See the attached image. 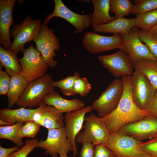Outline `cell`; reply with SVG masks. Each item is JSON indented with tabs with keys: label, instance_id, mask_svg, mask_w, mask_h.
Here are the masks:
<instances>
[{
	"label": "cell",
	"instance_id": "cell-17",
	"mask_svg": "<svg viewBox=\"0 0 157 157\" xmlns=\"http://www.w3.org/2000/svg\"><path fill=\"white\" fill-rule=\"evenodd\" d=\"M16 0L0 1V44L6 49H10L12 44L10 28L14 25L13 10Z\"/></svg>",
	"mask_w": 157,
	"mask_h": 157
},
{
	"label": "cell",
	"instance_id": "cell-4",
	"mask_svg": "<svg viewBox=\"0 0 157 157\" xmlns=\"http://www.w3.org/2000/svg\"><path fill=\"white\" fill-rule=\"evenodd\" d=\"M22 52L23 56L19 59L22 69L20 74L28 83L46 74L48 66L36 47L32 44Z\"/></svg>",
	"mask_w": 157,
	"mask_h": 157
},
{
	"label": "cell",
	"instance_id": "cell-27",
	"mask_svg": "<svg viewBox=\"0 0 157 157\" xmlns=\"http://www.w3.org/2000/svg\"><path fill=\"white\" fill-rule=\"evenodd\" d=\"M135 18V26L140 30L149 31L157 24V8L136 14Z\"/></svg>",
	"mask_w": 157,
	"mask_h": 157
},
{
	"label": "cell",
	"instance_id": "cell-11",
	"mask_svg": "<svg viewBox=\"0 0 157 157\" xmlns=\"http://www.w3.org/2000/svg\"><path fill=\"white\" fill-rule=\"evenodd\" d=\"M138 28L133 27L130 33L122 35L123 41L120 49L125 52L129 56L134 68L138 62L143 59L157 60L148 47L143 44L138 34Z\"/></svg>",
	"mask_w": 157,
	"mask_h": 157
},
{
	"label": "cell",
	"instance_id": "cell-24",
	"mask_svg": "<svg viewBox=\"0 0 157 157\" xmlns=\"http://www.w3.org/2000/svg\"><path fill=\"white\" fill-rule=\"evenodd\" d=\"M17 53L0 46V64L4 66L6 71L10 76L20 74L22 71Z\"/></svg>",
	"mask_w": 157,
	"mask_h": 157
},
{
	"label": "cell",
	"instance_id": "cell-21",
	"mask_svg": "<svg viewBox=\"0 0 157 157\" xmlns=\"http://www.w3.org/2000/svg\"><path fill=\"white\" fill-rule=\"evenodd\" d=\"M91 1L93 5L94 11L89 15L92 28L116 19L115 16L111 17L109 14L110 0H92Z\"/></svg>",
	"mask_w": 157,
	"mask_h": 157
},
{
	"label": "cell",
	"instance_id": "cell-29",
	"mask_svg": "<svg viewBox=\"0 0 157 157\" xmlns=\"http://www.w3.org/2000/svg\"><path fill=\"white\" fill-rule=\"evenodd\" d=\"M79 77L80 74L75 72L72 76L68 75L61 80L53 81L52 85L54 88H59L62 93L65 96L76 95L74 90V84L75 81Z\"/></svg>",
	"mask_w": 157,
	"mask_h": 157
},
{
	"label": "cell",
	"instance_id": "cell-2",
	"mask_svg": "<svg viewBox=\"0 0 157 157\" xmlns=\"http://www.w3.org/2000/svg\"><path fill=\"white\" fill-rule=\"evenodd\" d=\"M53 81L51 76L46 74L28 83L16 104L19 108L39 107L44 95L55 91L52 85Z\"/></svg>",
	"mask_w": 157,
	"mask_h": 157
},
{
	"label": "cell",
	"instance_id": "cell-10",
	"mask_svg": "<svg viewBox=\"0 0 157 157\" xmlns=\"http://www.w3.org/2000/svg\"><path fill=\"white\" fill-rule=\"evenodd\" d=\"M123 41L122 36L120 34L105 36L90 31L83 35L82 44L88 52L96 54L116 49H120Z\"/></svg>",
	"mask_w": 157,
	"mask_h": 157
},
{
	"label": "cell",
	"instance_id": "cell-34",
	"mask_svg": "<svg viewBox=\"0 0 157 157\" xmlns=\"http://www.w3.org/2000/svg\"><path fill=\"white\" fill-rule=\"evenodd\" d=\"M38 141L36 138L26 140L23 147L17 151L11 153L8 157H27L28 154L36 147Z\"/></svg>",
	"mask_w": 157,
	"mask_h": 157
},
{
	"label": "cell",
	"instance_id": "cell-19",
	"mask_svg": "<svg viewBox=\"0 0 157 157\" xmlns=\"http://www.w3.org/2000/svg\"><path fill=\"white\" fill-rule=\"evenodd\" d=\"M42 102L46 105L54 107L62 113H69L82 109L85 105L83 101L78 99H66L63 98L58 92L56 91L44 95Z\"/></svg>",
	"mask_w": 157,
	"mask_h": 157
},
{
	"label": "cell",
	"instance_id": "cell-5",
	"mask_svg": "<svg viewBox=\"0 0 157 157\" xmlns=\"http://www.w3.org/2000/svg\"><path fill=\"white\" fill-rule=\"evenodd\" d=\"M42 19H33L28 15L20 24L14 25L10 31L14 38L10 49L16 53L22 52L26 43L33 40L39 34Z\"/></svg>",
	"mask_w": 157,
	"mask_h": 157
},
{
	"label": "cell",
	"instance_id": "cell-20",
	"mask_svg": "<svg viewBox=\"0 0 157 157\" xmlns=\"http://www.w3.org/2000/svg\"><path fill=\"white\" fill-rule=\"evenodd\" d=\"M135 26V18L122 17L116 19L107 24L97 26L93 28L94 32L101 33L121 34L122 35L129 34Z\"/></svg>",
	"mask_w": 157,
	"mask_h": 157
},
{
	"label": "cell",
	"instance_id": "cell-18",
	"mask_svg": "<svg viewBox=\"0 0 157 157\" xmlns=\"http://www.w3.org/2000/svg\"><path fill=\"white\" fill-rule=\"evenodd\" d=\"M63 113L54 107L46 105L43 102L34 114L33 121L48 130L65 126Z\"/></svg>",
	"mask_w": 157,
	"mask_h": 157
},
{
	"label": "cell",
	"instance_id": "cell-35",
	"mask_svg": "<svg viewBox=\"0 0 157 157\" xmlns=\"http://www.w3.org/2000/svg\"><path fill=\"white\" fill-rule=\"evenodd\" d=\"M140 146L151 157H157V137L146 142H141Z\"/></svg>",
	"mask_w": 157,
	"mask_h": 157
},
{
	"label": "cell",
	"instance_id": "cell-31",
	"mask_svg": "<svg viewBox=\"0 0 157 157\" xmlns=\"http://www.w3.org/2000/svg\"><path fill=\"white\" fill-rule=\"evenodd\" d=\"M135 2L130 14H138L157 8V0H135Z\"/></svg>",
	"mask_w": 157,
	"mask_h": 157
},
{
	"label": "cell",
	"instance_id": "cell-14",
	"mask_svg": "<svg viewBox=\"0 0 157 157\" xmlns=\"http://www.w3.org/2000/svg\"><path fill=\"white\" fill-rule=\"evenodd\" d=\"M54 8L52 13L47 15L43 24H47L54 17H59L70 23L79 33H82L91 25L89 15L76 13L69 9L61 0H54Z\"/></svg>",
	"mask_w": 157,
	"mask_h": 157
},
{
	"label": "cell",
	"instance_id": "cell-13",
	"mask_svg": "<svg viewBox=\"0 0 157 157\" xmlns=\"http://www.w3.org/2000/svg\"><path fill=\"white\" fill-rule=\"evenodd\" d=\"M98 59L103 65L113 75L116 77L130 76L134 68L128 55L120 50L107 55H102Z\"/></svg>",
	"mask_w": 157,
	"mask_h": 157
},
{
	"label": "cell",
	"instance_id": "cell-43",
	"mask_svg": "<svg viewBox=\"0 0 157 157\" xmlns=\"http://www.w3.org/2000/svg\"><path fill=\"white\" fill-rule=\"evenodd\" d=\"M59 155V157H68L67 156V154L65 152H61Z\"/></svg>",
	"mask_w": 157,
	"mask_h": 157
},
{
	"label": "cell",
	"instance_id": "cell-42",
	"mask_svg": "<svg viewBox=\"0 0 157 157\" xmlns=\"http://www.w3.org/2000/svg\"><path fill=\"white\" fill-rule=\"evenodd\" d=\"M150 31L157 34V24L153 27Z\"/></svg>",
	"mask_w": 157,
	"mask_h": 157
},
{
	"label": "cell",
	"instance_id": "cell-6",
	"mask_svg": "<svg viewBox=\"0 0 157 157\" xmlns=\"http://www.w3.org/2000/svg\"><path fill=\"white\" fill-rule=\"evenodd\" d=\"M84 130L80 132L76 138V142L83 144L90 141L95 145L105 144L108 141L110 133L102 117L94 113L85 118Z\"/></svg>",
	"mask_w": 157,
	"mask_h": 157
},
{
	"label": "cell",
	"instance_id": "cell-25",
	"mask_svg": "<svg viewBox=\"0 0 157 157\" xmlns=\"http://www.w3.org/2000/svg\"><path fill=\"white\" fill-rule=\"evenodd\" d=\"M134 69L144 74L155 89H157V60L142 59L137 63Z\"/></svg>",
	"mask_w": 157,
	"mask_h": 157
},
{
	"label": "cell",
	"instance_id": "cell-9",
	"mask_svg": "<svg viewBox=\"0 0 157 157\" xmlns=\"http://www.w3.org/2000/svg\"><path fill=\"white\" fill-rule=\"evenodd\" d=\"M37 148L45 150V155L51 157H57L58 154L65 152L67 154L73 151L70 142L67 138L65 127L48 130L47 138L38 141Z\"/></svg>",
	"mask_w": 157,
	"mask_h": 157
},
{
	"label": "cell",
	"instance_id": "cell-38",
	"mask_svg": "<svg viewBox=\"0 0 157 157\" xmlns=\"http://www.w3.org/2000/svg\"><path fill=\"white\" fill-rule=\"evenodd\" d=\"M144 110L150 115L157 118V89L152 99L146 106Z\"/></svg>",
	"mask_w": 157,
	"mask_h": 157
},
{
	"label": "cell",
	"instance_id": "cell-15",
	"mask_svg": "<svg viewBox=\"0 0 157 157\" xmlns=\"http://www.w3.org/2000/svg\"><path fill=\"white\" fill-rule=\"evenodd\" d=\"M121 132L141 141L157 137V118L149 115L140 120L127 124Z\"/></svg>",
	"mask_w": 157,
	"mask_h": 157
},
{
	"label": "cell",
	"instance_id": "cell-3",
	"mask_svg": "<svg viewBox=\"0 0 157 157\" xmlns=\"http://www.w3.org/2000/svg\"><path fill=\"white\" fill-rule=\"evenodd\" d=\"M141 142L118 131L110 134L104 145L115 157H151L140 147Z\"/></svg>",
	"mask_w": 157,
	"mask_h": 157
},
{
	"label": "cell",
	"instance_id": "cell-36",
	"mask_svg": "<svg viewBox=\"0 0 157 157\" xmlns=\"http://www.w3.org/2000/svg\"><path fill=\"white\" fill-rule=\"evenodd\" d=\"M10 81V76L6 71L0 69V95H7Z\"/></svg>",
	"mask_w": 157,
	"mask_h": 157
},
{
	"label": "cell",
	"instance_id": "cell-23",
	"mask_svg": "<svg viewBox=\"0 0 157 157\" xmlns=\"http://www.w3.org/2000/svg\"><path fill=\"white\" fill-rule=\"evenodd\" d=\"M28 82L21 74L10 76V81L7 95L9 108L16 104L27 87Z\"/></svg>",
	"mask_w": 157,
	"mask_h": 157
},
{
	"label": "cell",
	"instance_id": "cell-16",
	"mask_svg": "<svg viewBox=\"0 0 157 157\" xmlns=\"http://www.w3.org/2000/svg\"><path fill=\"white\" fill-rule=\"evenodd\" d=\"M93 110L91 105L66 113L64 122L67 138L71 142L73 147V157H76L77 150L76 138L83 127L85 115Z\"/></svg>",
	"mask_w": 157,
	"mask_h": 157
},
{
	"label": "cell",
	"instance_id": "cell-12",
	"mask_svg": "<svg viewBox=\"0 0 157 157\" xmlns=\"http://www.w3.org/2000/svg\"><path fill=\"white\" fill-rule=\"evenodd\" d=\"M131 77L133 101L138 108L144 110L146 106L154 96L156 89L142 72L135 70Z\"/></svg>",
	"mask_w": 157,
	"mask_h": 157
},
{
	"label": "cell",
	"instance_id": "cell-26",
	"mask_svg": "<svg viewBox=\"0 0 157 157\" xmlns=\"http://www.w3.org/2000/svg\"><path fill=\"white\" fill-rule=\"evenodd\" d=\"M24 122H18L8 126L0 127V138L9 140L16 145L22 147L24 145L22 138L19 134V131Z\"/></svg>",
	"mask_w": 157,
	"mask_h": 157
},
{
	"label": "cell",
	"instance_id": "cell-30",
	"mask_svg": "<svg viewBox=\"0 0 157 157\" xmlns=\"http://www.w3.org/2000/svg\"><path fill=\"white\" fill-rule=\"evenodd\" d=\"M138 34L142 42L145 43L157 59V34L151 31H145L138 28Z\"/></svg>",
	"mask_w": 157,
	"mask_h": 157
},
{
	"label": "cell",
	"instance_id": "cell-39",
	"mask_svg": "<svg viewBox=\"0 0 157 157\" xmlns=\"http://www.w3.org/2000/svg\"><path fill=\"white\" fill-rule=\"evenodd\" d=\"M95 146L90 141L83 143L79 157H94Z\"/></svg>",
	"mask_w": 157,
	"mask_h": 157
},
{
	"label": "cell",
	"instance_id": "cell-40",
	"mask_svg": "<svg viewBox=\"0 0 157 157\" xmlns=\"http://www.w3.org/2000/svg\"><path fill=\"white\" fill-rule=\"evenodd\" d=\"M20 147L16 146L10 148H5L0 146V157H8L11 153L18 150Z\"/></svg>",
	"mask_w": 157,
	"mask_h": 157
},
{
	"label": "cell",
	"instance_id": "cell-41",
	"mask_svg": "<svg viewBox=\"0 0 157 157\" xmlns=\"http://www.w3.org/2000/svg\"><path fill=\"white\" fill-rule=\"evenodd\" d=\"M14 124L0 120V125L1 126H8L13 125Z\"/></svg>",
	"mask_w": 157,
	"mask_h": 157
},
{
	"label": "cell",
	"instance_id": "cell-37",
	"mask_svg": "<svg viewBox=\"0 0 157 157\" xmlns=\"http://www.w3.org/2000/svg\"><path fill=\"white\" fill-rule=\"evenodd\" d=\"M94 157H115L113 152L104 144L95 145Z\"/></svg>",
	"mask_w": 157,
	"mask_h": 157
},
{
	"label": "cell",
	"instance_id": "cell-22",
	"mask_svg": "<svg viewBox=\"0 0 157 157\" xmlns=\"http://www.w3.org/2000/svg\"><path fill=\"white\" fill-rule=\"evenodd\" d=\"M38 109V107L34 109L23 107L15 109L3 108L0 110V120L13 124L33 120V116Z\"/></svg>",
	"mask_w": 157,
	"mask_h": 157
},
{
	"label": "cell",
	"instance_id": "cell-33",
	"mask_svg": "<svg viewBox=\"0 0 157 157\" xmlns=\"http://www.w3.org/2000/svg\"><path fill=\"white\" fill-rule=\"evenodd\" d=\"M91 89V84L85 77L78 78L74 84V90L76 95L78 94L83 97H85Z\"/></svg>",
	"mask_w": 157,
	"mask_h": 157
},
{
	"label": "cell",
	"instance_id": "cell-1",
	"mask_svg": "<svg viewBox=\"0 0 157 157\" xmlns=\"http://www.w3.org/2000/svg\"><path fill=\"white\" fill-rule=\"evenodd\" d=\"M131 77H122L123 94L116 109L102 117L110 134L118 132L125 125L140 120L149 115L145 110L138 108L133 100L131 93Z\"/></svg>",
	"mask_w": 157,
	"mask_h": 157
},
{
	"label": "cell",
	"instance_id": "cell-8",
	"mask_svg": "<svg viewBox=\"0 0 157 157\" xmlns=\"http://www.w3.org/2000/svg\"><path fill=\"white\" fill-rule=\"evenodd\" d=\"M47 24H42L40 33L33 40L36 47L41 53L45 62L50 68L56 67L57 61L54 60L56 56L55 51L60 49L59 40Z\"/></svg>",
	"mask_w": 157,
	"mask_h": 157
},
{
	"label": "cell",
	"instance_id": "cell-28",
	"mask_svg": "<svg viewBox=\"0 0 157 157\" xmlns=\"http://www.w3.org/2000/svg\"><path fill=\"white\" fill-rule=\"evenodd\" d=\"M110 11L115 14L116 19L130 14L133 5L129 0H110Z\"/></svg>",
	"mask_w": 157,
	"mask_h": 157
},
{
	"label": "cell",
	"instance_id": "cell-7",
	"mask_svg": "<svg viewBox=\"0 0 157 157\" xmlns=\"http://www.w3.org/2000/svg\"><path fill=\"white\" fill-rule=\"evenodd\" d=\"M124 90L122 80L115 79L108 86L98 98L92 103L93 110L102 117L114 111L122 97Z\"/></svg>",
	"mask_w": 157,
	"mask_h": 157
},
{
	"label": "cell",
	"instance_id": "cell-32",
	"mask_svg": "<svg viewBox=\"0 0 157 157\" xmlns=\"http://www.w3.org/2000/svg\"><path fill=\"white\" fill-rule=\"evenodd\" d=\"M41 126L33 120L25 122L21 126L19 134L22 138L24 137L34 138L39 132Z\"/></svg>",
	"mask_w": 157,
	"mask_h": 157
}]
</instances>
